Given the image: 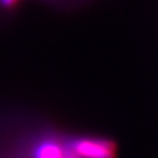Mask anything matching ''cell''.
Wrapping results in <instances>:
<instances>
[{
  "mask_svg": "<svg viewBox=\"0 0 158 158\" xmlns=\"http://www.w3.org/2000/svg\"><path fill=\"white\" fill-rule=\"evenodd\" d=\"M68 144L80 158H116L117 145L97 136H68Z\"/></svg>",
  "mask_w": 158,
  "mask_h": 158,
  "instance_id": "obj_2",
  "label": "cell"
},
{
  "mask_svg": "<svg viewBox=\"0 0 158 158\" xmlns=\"http://www.w3.org/2000/svg\"><path fill=\"white\" fill-rule=\"evenodd\" d=\"M18 0H0V4L4 7H10V6L14 5Z\"/></svg>",
  "mask_w": 158,
  "mask_h": 158,
  "instance_id": "obj_3",
  "label": "cell"
},
{
  "mask_svg": "<svg viewBox=\"0 0 158 158\" xmlns=\"http://www.w3.org/2000/svg\"><path fill=\"white\" fill-rule=\"evenodd\" d=\"M18 158H80L68 144V136L41 132L23 144Z\"/></svg>",
  "mask_w": 158,
  "mask_h": 158,
  "instance_id": "obj_1",
  "label": "cell"
}]
</instances>
